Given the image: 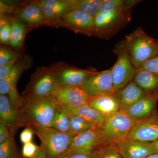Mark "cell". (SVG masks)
I'll return each instance as SVG.
<instances>
[{
  "label": "cell",
  "mask_w": 158,
  "mask_h": 158,
  "mask_svg": "<svg viewBox=\"0 0 158 158\" xmlns=\"http://www.w3.org/2000/svg\"><path fill=\"white\" fill-rule=\"evenodd\" d=\"M95 158H122L116 144H110L101 148Z\"/></svg>",
  "instance_id": "30"
},
{
  "label": "cell",
  "mask_w": 158,
  "mask_h": 158,
  "mask_svg": "<svg viewBox=\"0 0 158 158\" xmlns=\"http://www.w3.org/2000/svg\"><path fill=\"white\" fill-rule=\"evenodd\" d=\"M60 105L61 107L66 112L84 118L94 129H102L103 126L106 116L98 111L94 110L89 106L73 108Z\"/></svg>",
  "instance_id": "16"
},
{
  "label": "cell",
  "mask_w": 158,
  "mask_h": 158,
  "mask_svg": "<svg viewBox=\"0 0 158 158\" xmlns=\"http://www.w3.org/2000/svg\"><path fill=\"white\" fill-rule=\"evenodd\" d=\"M15 134L0 144V158H19L15 140Z\"/></svg>",
  "instance_id": "29"
},
{
  "label": "cell",
  "mask_w": 158,
  "mask_h": 158,
  "mask_svg": "<svg viewBox=\"0 0 158 158\" xmlns=\"http://www.w3.org/2000/svg\"><path fill=\"white\" fill-rule=\"evenodd\" d=\"M14 134L15 133H11L6 123L0 119V144L6 141Z\"/></svg>",
  "instance_id": "36"
},
{
  "label": "cell",
  "mask_w": 158,
  "mask_h": 158,
  "mask_svg": "<svg viewBox=\"0 0 158 158\" xmlns=\"http://www.w3.org/2000/svg\"><path fill=\"white\" fill-rule=\"evenodd\" d=\"M139 67L149 72L158 74V55L148 59Z\"/></svg>",
  "instance_id": "32"
},
{
  "label": "cell",
  "mask_w": 158,
  "mask_h": 158,
  "mask_svg": "<svg viewBox=\"0 0 158 158\" xmlns=\"http://www.w3.org/2000/svg\"><path fill=\"white\" fill-rule=\"evenodd\" d=\"M0 119L6 123L11 133H16L19 128L18 113L12 107L7 95H0Z\"/></svg>",
  "instance_id": "19"
},
{
  "label": "cell",
  "mask_w": 158,
  "mask_h": 158,
  "mask_svg": "<svg viewBox=\"0 0 158 158\" xmlns=\"http://www.w3.org/2000/svg\"><path fill=\"white\" fill-rule=\"evenodd\" d=\"M138 1L123 0H101L100 12H110L123 9L129 6H133Z\"/></svg>",
  "instance_id": "27"
},
{
  "label": "cell",
  "mask_w": 158,
  "mask_h": 158,
  "mask_svg": "<svg viewBox=\"0 0 158 158\" xmlns=\"http://www.w3.org/2000/svg\"><path fill=\"white\" fill-rule=\"evenodd\" d=\"M114 51L117 59L111 69L115 92L132 81L136 68L130 58L124 40L118 43Z\"/></svg>",
  "instance_id": "6"
},
{
  "label": "cell",
  "mask_w": 158,
  "mask_h": 158,
  "mask_svg": "<svg viewBox=\"0 0 158 158\" xmlns=\"http://www.w3.org/2000/svg\"><path fill=\"white\" fill-rule=\"evenodd\" d=\"M126 47L136 69L144 62L158 55V42L138 29L126 37Z\"/></svg>",
  "instance_id": "2"
},
{
  "label": "cell",
  "mask_w": 158,
  "mask_h": 158,
  "mask_svg": "<svg viewBox=\"0 0 158 158\" xmlns=\"http://www.w3.org/2000/svg\"><path fill=\"white\" fill-rule=\"evenodd\" d=\"M33 158H49L47 151L44 145L41 144L39 151Z\"/></svg>",
  "instance_id": "39"
},
{
  "label": "cell",
  "mask_w": 158,
  "mask_h": 158,
  "mask_svg": "<svg viewBox=\"0 0 158 158\" xmlns=\"http://www.w3.org/2000/svg\"><path fill=\"white\" fill-rule=\"evenodd\" d=\"M81 86L90 97L104 94L114 93L111 69L95 73L89 77Z\"/></svg>",
  "instance_id": "10"
},
{
  "label": "cell",
  "mask_w": 158,
  "mask_h": 158,
  "mask_svg": "<svg viewBox=\"0 0 158 158\" xmlns=\"http://www.w3.org/2000/svg\"><path fill=\"white\" fill-rule=\"evenodd\" d=\"M98 152L89 153L63 154L56 158H95Z\"/></svg>",
  "instance_id": "38"
},
{
  "label": "cell",
  "mask_w": 158,
  "mask_h": 158,
  "mask_svg": "<svg viewBox=\"0 0 158 158\" xmlns=\"http://www.w3.org/2000/svg\"><path fill=\"white\" fill-rule=\"evenodd\" d=\"M88 106L106 117L119 111L114 93L99 94L91 97Z\"/></svg>",
  "instance_id": "17"
},
{
  "label": "cell",
  "mask_w": 158,
  "mask_h": 158,
  "mask_svg": "<svg viewBox=\"0 0 158 158\" xmlns=\"http://www.w3.org/2000/svg\"><path fill=\"white\" fill-rule=\"evenodd\" d=\"M17 58V55L10 50L2 47L0 49V66L6 65L15 58Z\"/></svg>",
  "instance_id": "33"
},
{
  "label": "cell",
  "mask_w": 158,
  "mask_h": 158,
  "mask_svg": "<svg viewBox=\"0 0 158 158\" xmlns=\"http://www.w3.org/2000/svg\"><path fill=\"white\" fill-rule=\"evenodd\" d=\"M24 61L17 62L9 76L0 80V94L11 97L18 94L16 89V83L21 73L26 68Z\"/></svg>",
  "instance_id": "20"
},
{
  "label": "cell",
  "mask_w": 158,
  "mask_h": 158,
  "mask_svg": "<svg viewBox=\"0 0 158 158\" xmlns=\"http://www.w3.org/2000/svg\"><path fill=\"white\" fill-rule=\"evenodd\" d=\"M66 112L68 113L70 118L71 132L73 135H77L94 129L82 117Z\"/></svg>",
  "instance_id": "28"
},
{
  "label": "cell",
  "mask_w": 158,
  "mask_h": 158,
  "mask_svg": "<svg viewBox=\"0 0 158 158\" xmlns=\"http://www.w3.org/2000/svg\"><path fill=\"white\" fill-rule=\"evenodd\" d=\"M96 72L75 69L65 68L57 70V82L59 87L81 86L86 80Z\"/></svg>",
  "instance_id": "15"
},
{
  "label": "cell",
  "mask_w": 158,
  "mask_h": 158,
  "mask_svg": "<svg viewBox=\"0 0 158 158\" xmlns=\"http://www.w3.org/2000/svg\"><path fill=\"white\" fill-rule=\"evenodd\" d=\"M133 81L139 88L149 94L158 88V74L149 72L141 67L136 69Z\"/></svg>",
  "instance_id": "22"
},
{
  "label": "cell",
  "mask_w": 158,
  "mask_h": 158,
  "mask_svg": "<svg viewBox=\"0 0 158 158\" xmlns=\"http://www.w3.org/2000/svg\"><path fill=\"white\" fill-rule=\"evenodd\" d=\"M40 149L38 146L33 142L23 144L22 154L24 158H33L37 154Z\"/></svg>",
  "instance_id": "31"
},
{
  "label": "cell",
  "mask_w": 158,
  "mask_h": 158,
  "mask_svg": "<svg viewBox=\"0 0 158 158\" xmlns=\"http://www.w3.org/2000/svg\"><path fill=\"white\" fill-rule=\"evenodd\" d=\"M17 60V58H15L6 65L0 66V80L6 78L14 68L15 62Z\"/></svg>",
  "instance_id": "35"
},
{
  "label": "cell",
  "mask_w": 158,
  "mask_h": 158,
  "mask_svg": "<svg viewBox=\"0 0 158 158\" xmlns=\"http://www.w3.org/2000/svg\"><path fill=\"white\" fill-rule=\"evenodd\" d=\"M101 0L72 1V10H77L95 17L99 12Z\"/></svg>",
  "instance_id": "24"
},
{
  "label": "cell",
  "mask_w": 158,
  "mask_h": 158,
  "mask_svg": "<svg viewBox=\"0 0 158 158\" xmlns=\"http://www.w3.org/2000/svg\"><path fill=\"white\" fill-rule=\"evenodd\" d=\"M146 158H158V152L155 153L150 155Z\"/></svg>",
  "instance_id": "40"
},
{
  "label": "cell",
  "mask_w": 158,
  "mask_h": 158,
  "mask_svg": "<svg viewBox=\"0 0 158 158\" xmlns=\"http://www.w3.org/2000/svg\"><path fill=\"white\" fill-rule=\"evenodd\" d=\"M50 127L63 132L71 133L69 116L68 113L61 107L60 105L57 109Z\"/></svg>",
  "instance_id": "25"
},
{
  "label": "cell",
  "mask_w": 158,
  "mask_h": 158,
  "mask_svg": "<svg viewBox=\"0 0 158 158\" xmlns=\"http://www.w3.org/2000/svg\"><path fill=\"white\" fill-rule=\"evenodd\" d=\"M107 144L102 129H92L75 136L67 151L63 154L96 152Z\"/></svg>",
  "instance_id": "8"
},
{
  "label": "cell",
  "mask_w": 158,
  "mask_h": 158,
  "mask_svg": "<svg viewBox=\"0 0 158 158\" xmlns=\"http://www.w3.org/2000/svg\"><path fill=\"white\" fill-rule=\"evenodd\" d=\"M149 94L142 90L132 81L114 92L119 111H126L130 107Z\"/></svg>",
  "instance_id": "13"
},
{
  "label": "cell",
  "mask_w": 158,
  "mask_h": 158,
  "mask_svg": "<svg viewBox=\"0 0 158 158\" xmlns=\"http://www.w3.org/2000/svg\"><path fill=\"white\" fill-rule=\"evenodd\" d=\"M66 23L82 30L94 29V17L85 12L77 10H71L62 16Z\"/></svg>",
  "instance_id": "21"
},
{
  "label": "cell",
  "mask_w": 158,
  "mask_h": 158,
  "mask_svg": "<svg viewBox=\"0 0 158 158\" xmlns=\"http://www.w3.org/2000/svg\"><path fill=\"white\" fill-rule=\"evenodd\" d=\"M153 143L157 151L158 152V140L153 142Z\"/></svg>",
  "instance_id": "41"
},
{
  "label": "cell",
  "mask_w": 158,
  "mask_h": 158,
  "mask_svg": "<svg viewBox=\"0 0 158 158\" xmlns=\"http://www.w3.org/2000/svg\"><path fill=\"white\" fill-rule=\"evenodd\" d=\"M133 6L110 12H99L94 17V29L101 31L106 36H111L130 19V9Z\"/></svg>",
  "instance_id": "7"
},
{
  "label": "cell",
  "mask_w": 158,
  "mask_h": 158,
  "mask_svg": "<svg viewBox=\"0 0 158 158\" xmlns=\"http://www.w3.org/2000/svg\"><path fill=\"white\" fill-rule=\"evenodd\" d=\"M56 69H41L34 75L23 97L26 102L44 99L53 96L59 87Z\"/></svg>",
  "instance_id": "3"
},
{
  "label": "cell",
  "mask_w": 158,
  "mask_h": 158,
  "mask_svg": "<svg viewBox=\"0 0 158 158\" xmlns=\"http://www.w3.org/2000/svg\"><path fill=\"white\" fill-rule=\"evenodd\" d=\"M45 18L54 19L72 10V1L43 0L37 3Z\"/></svg>",
  "instance_id": "18"
},
{
  "label": "cell",
  "mask_w": 158,
  "mask_h": 158,
  "mask_svg": "<svg viewBox=\"0 0 158 158\" xmlns=\"http://www.w3.org/2000/svg\"><path fill=\"white\" fill-rule=\"evenodd\" d=\"M29 127L33 130L41 144L46 148L49 158H57L67 151L76 136L48 127L33 126Z\"/></svg>",
  "instance_id": "4"
},
{
  "label": "cell",
  "mask_w": 158,
  "mask_h": 158,
  "mask_svg": "<svg viewBox=\"0 0 158 158\" xmlns=\"http://www.w3.org/2000/svg\"><path fill=\"white\" fill-rule=\"evenodd\" d=\"M136 122L125 111L106 117L102 131L107 144H117L127 139Z\"/></svg>",
  "instance_id": "5"
},
{
  "label": "cell",
  "mask_w": 158,
  "mask_h": 158,
  "mask_svg": "<svg viewBox=\"0 0 158 158\" xmlns=\"http://www.w3.org/2000/svg\"><path fill=\"white\" fill-rule=\"evenodd\" d=\"M34 133L30 127H26L20 134V141L23 144L32 142Z\"/></svg>",
  "instance_id": "37"
},
{
  "label": "cell",
  "mask_w": 158,
  "mask_h": 158,
  "mask_svg": "<svg viewBox=\"0 0 158 158\" xmlns=\"http://www.w3.org/2000/svg\"><path fill=\"white\" fill-rule=\"evenodd\" d=\"M25 26L22 23L18 21L12 22L9 43L15 48L19 47L22 44L24 38Z\"/></svg>",
  "instance_id": "26"
},
{
  "label": "cell",
  "mask_w": 158,
  "mask_h": 158,
  "mask_svg": "<svg viewBox=\"0 0 158 158\" xmlns=\"http://www.w3.org/2000/svg\"><path fill=\"white\" fill-rule=\"evenodd\" d=\"M11 31V26L9 23L1 24L0 40L1 43L6 44L9 42Z\"/></svg>",
  "instance_id": "34"
},
{
  "label": "cell",
  "mask_w": 158,
  "mask_h": 158,
  "mask_svg": "<svg viewBox=\"0 0 158 158\" xmlns=\"http://www.w3.org/2000/svg\"><path fill=\"white\" fill-rule=\"evenodd\" d=\"M53 96L59 104L73 108L88 106L91 98L81 86L58 87Z\"/></svg>",
  "instance_id": "9"
},
{
  "label": "cell",
  "mask_w": 158,
  "mask_h": 158,
  "mask_svg": "<svg viewBox=\"0 0 158 158\" xmlns=\"http://www.w3.org/2000/svg\"><path fill=\"white\" fill-rule=\"evenodd\" d=\"M157 97L148 94L130 107L126 112L136 122L144 120L156 111Z\"/></svg>",
  "instance_id": "14"
},
{
  "label": "cell",
  "mask_w": 158,
  "mask_h": 158,
  "mask_svg": "<svg viewBox=\"0 0 158 158\" xmlns=\"http://www.w3.org/2000/svg\"><path fill=\"white\" fill-rule=\"evenodd\" d=\"M128 138L150 142L157 141L158 110L146 119L136 122Z\"/></svg>",
  "instance_id": "12"
},
{
  "label": "cell",
  "mask_w": 158,
  "mask_h": 158,
  "mask_svg": "<svg viewBox=\"0 0 158 158\" xmlns=\"http://www.w3.org/2000/svg\"><path fill=\"white\" fill-rule=\"evenodd\" d=\"M116 144L122 158H146L158 152L153 142L127 138Z\"/></svg>",
  "instance_id": "11"
},
{
  "label": "cell",
  "mask_w": 158,
  "mask_h": 158,
  "mask_svg": "<svg viewBox=\"0 0 158 158\" xmlns=\"http://www.w3.org/2000/svg\"><path fill=\"white\" fill-rule=\"evenodd\" d=\"M19 17L23 21L34 24L42 22L45 18L42 10L37 4H32L23 8Z\"/></svg>",
  "instance_id": "23"
},
{
  "label": "cell",
  "mask_w": 158,
  "mask_h": 158,
  "mask_svg": "<svg viewBox=\"0 0 158 158\" xmlns=\"http://www.w3.org/2000/svg\"><path fill=\"white\" fill-rule=\"evenodd\" d=\"M59 105L53 96L40 100L25 101L18 112L19 127L33 126L50 127Z\"/></svg>",
  "instance_id": "1"
}]
</instances>
